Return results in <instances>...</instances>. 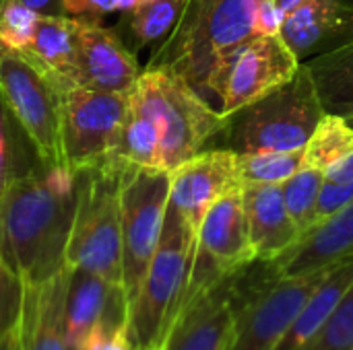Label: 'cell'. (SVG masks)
<instances>
[{
	"label": "cell",
	"instance_id": "4",
	"mask_svg": "<svg viewBox=\"0 0 353 350\" xmlns=\"http://www.w3.org/2000/svg\"><path fill=\"white\" fill-rule=\"evenodd\" d=\"M325 116L304 62L296 74L263 97L223 116L219 149L234 153L304 149Z\"/></svg>",
	"mask_w": 353,
	"mask_h": 350
},
{
	"label": "cell",
	"instance_id": "29",
	"mask_svg": "<svg viewBox=\"0 0 353 350\" xmlns=\"http://www.w3.org/2000/svg\"><path fill=\"white\" fill-rule=\"evenodd\" d=\"M308 350H353V281Z\"/></svg>",
	"mask_w": 353,
	"mask_h": 350
},
{
	"label": "cell",
	"instance_id": "9",
	"mask_svg": "<svg viewBox=\"0 0 353 350\" xmlns=\"http://www.w3.org/2000/svg\"><path fill=\"white\" fill-rule=\"evenodd\" d=\"M300 64L281 35L254 33L213 64L201 95L228 116L290 80Z\"/></svg>",
	"mask_w": 353,
	"mask_h": 350
},
{
	"label": "cell",
	"instance_id": "31",
	"mask_svg": "<svg viewBox=\"0 0 353 350\" xmlns=\"http://www.w3.org/2000/svg\"><path fill=\"white\" fill-rule=\"evenodd\" d=\"M23 283L0 258V340L17 326L21 314Z\"/></svg>",
	"mask_w": 353,
	"mask_h": 350
},
{
	"label": "cell",
	"instance_id": "21",
	"mask_svg": "<svg viewBox=\"0 0 353 350\" xmlns=\"http://www.w3.org/2000/svg\"><path fill=\"white\" fill-rule=\"evenodd\" d=\"M353 281V258H347L329 268L321 285L314 289L310 299L304 303L292 326L285 330L273 350H308L319 330L327 322L329 314L345 293Z\"/></svg>",
	"mask_w": 353,
	"mask_h": 350
},
{
	"label": "cell",
	"instance_id": "26",
	"mask_svg": "<svg viewBox=\"0 0 353 350\" xmlns=\"http://www.w3.org/2000/svg\"><path fill=\"white\" fill-rule=\"evenodd\" d=\"M188 0H139V4L128 10L130 37L134 39V50L149 43L161 41L178 23Z\"/></svg>",
	"mask_w": 353,
	"mask_h": 350
},
{
	"label": "cell",
	"instance_id": "11",
	"mask_svg": "<svg viewBox=\"0 0 353 350\" xmlns=\"http://www.w3.org/2000/svg\"><path fill=\"white\" fill-rule=\"evenodd\" d=\"M128 116V93L70 87L62 97V151L74 175L112 159Z\"/></svg>",
	"mask_w": 353,
	"mask_h": 350
},
{
	"label": "cell",
	"instance_id": "3",
	"mask_svg": "<svg viewBox=\"0 0 353 350\" xmlns=\"http://www.w3.org/2000/svg\"><path fill=\"white\" fill-rule=\"evenodd\" d=\"M134 109L153 118L159 130V167L172 171L205 151L223 128V113L182 76L165 68H147L128 93Z\"/></svg>",
	"mask_w": 353,
	"mask_h": 350
},
{
	"label": "cell",
	"instance_id": "22",
	"mask_svg": "<svg viewBox=\"0 0 353 350\" xmlns=\"http://www.w3.org/2000/svg\"><path fill=\"white\" fill-rule=\"evenodd\" d=\"M304 66L323 111L353 126V41L306 60Z\"/></svg>",
	"mask_w": 353,
	"mask_h": 350
},
{
	"label": "cell",
	"instance_id": "34",
	"mask_svg": "<svg viewBox=\"0 0 353 350\" xmlns=\"http://www.w3.org/2000/svg\"><path fill=\"white\" fill-rule=\"evenodd\" d=\"M283 19H285V12L273 0H261L259 8H256L254 33H259V35H279Z\"/></svg>",
	"mask_w": 353,
	"mask_h": 350
},
{
	"label": "cell",
	"instance_id": "8",
	"mask_svg": "<svg viewBox=\"0 0 353 350\" xmlns=\"http://www.w3.org/2000/svg\"><path fill=\"white\" fill-rule=\"evenodd\" d=\"M77 85L62 80L23 52L0 47V97L27 136L41 167H62V97Z\"/></svg>",
	"mask_w": 353,
	"mask_h": 350
},
{
	"label": "cell",
	"instance_id": "5",
	"mask_svg": "<svg viewBox=\"0 0 353 350\" xmlns=\"http://www.w3.org/2000/svg\"><path fill=\"white\" fill-rule=\"evenodd\" d=\"M327 270L279 276L271 260H252L234 272V332L228 350H273Z\"/></svg>",
	"mask_w": 353,
	"mask_h": 350
},
{
	"label": "cell",
	"instance_id": "15",
	"mask_svg": "<svg viewBox=\"0 0 353 350\" xmlns=\"http://www.w3.org/2000/svg\"><path fill=\"white\" fill-rule=\"evenodd\" d=\"M170 173V204L199 231L205 212L225 192L240 186L236 153L228 149H205L186 159Z\"/></svg>",
	"mask_w": 353,
	"mask_h": 350
},
{
	"label": "cell",
	"instance_id": "20",
	"mask_svg": "<svg viewBox=\"0 0 353 350\" xmlns=\"http://www.w3.org/2000/svg\"><path fill=\"white\" fill-rule=\"evenodd\" d=\"M66 268V266H64ZM126 295L120 285H112L87 270L66 268V340L70 350H81L93 326L103 318L110 305Z\"/></svg>",
	"mask_w": 353,
	"mask_h": 350
},
{
	"label": "cell",
	"instance_id": "19",
	"mask_svg": "<svg viewBox=\"0 0 353 350\" xmlns=\"http://www.w3.org/2000/svg\"><path fill=\"white\" fill-rule=\"evenodd\" d=\"M242 202L250 245L256 260H275L302 235L288 212L281 186H242Z\"/></svg>",
	"mask_w": 353,
	"mask_h": 350
},
{
	"label": "cell",
	"instance_id": "37",
	"mask_svg": "<svg viewBox=\"0 0 353 350\" xmlns=\"http://www.w3.org/2000/svg\"><path fill=\"white\" fill-rule=\"evenodd\" d=\"M0 350H21V340H19V322L17 326L0 340Z\"/></svg>",
	"mask_w": 353,
	"mask_h": 350
},
{
	"label": "cell",
	"instance_id": "38",
	"mask_svg": "<svg viewBox=\"0 0 353 350\" xmlns=\"http://www.w3.org/2000/svg\"><path fill=\"white\" fill-rule=\"evenodd\" d=\"M273 2H275V4H277V6H279L283 12H285V14H288L292 8H296V6H298L302 0H273Z\"/></svg>",
	"mask_w": 353,
	"mask_h": 350
},
{
	"label": "cell",
	"instance_id": "35",
	"mask_svg": "<svg viewBox=\"0 0 353 350\" xmlns=\"http://www.w3.org/2000/svg\"><path fill=\"white\" fill-rule=\"evenodd\" d=\"M353 179V146L329 169H325V182L331 184H345Z\"/></svg>",
	"mask_w": 353,
	"mask_h": 350
},
{
	"label": "cell",
	"instance_id": "1",
	"mask_svg": "<svg viewBox=\"0 0 353 350\" xmlns=\"http://www.w3.org/2000/svg\"><path fill=\"white\" fill-rule=\"evenodd\" d=\"M77 175L62 167L19 173L0 194V258L21 283L64 270Z\"/></svg>",
	"mask_w": 353,
	"mask_h": 350
},
{
	"label": "cell",
	"instance_id": "14",
	"mask_svg": "<svg viewBox=\"0 0 353 350\" xmlns=\"http://www.w3.org/2000/svg\"><path fill=\"white\" fill-rule=\"evenodd\" d=\"M139 74L141 68L134 54L112 29L103 27L97 19L79 17L74 70L77 87L130 93Z\"/></svg>",
	"mask_w": 353,
	"mask_h": 350
},
{
	"label": "cell",
	"instance_id": "17",
	"mask_svg": "<svg viewBox=\"0 0 353 350\" xmlns=\"http://www.w3.org/2000/svg\"><path fill=\"white\" fill-rule=\"evenodd\" d=\"M353 258V200L314 223L279 258L271 260L279 276H306Z\"/></svg>",
	"mask_w": 353,
	"mask_h": 350
},
{
	"label": "cell",
	"instance_id": "25",
	"mask_svg": "<svg viewBox=\"0 0 353 350\" xmlns=\"http://www.w3.org/2000/svg\"><path fill=\"white\" fill-rule=\"evenodd\" d=\"M304 165V149L298 151H256L236 153V171L240 186L265 184L281 186Z\"/></svg>",
	"mask_w": 353,
	"mask_h": 350
},
{
	"label": "cell",
	"instance_id": "23",
	"mask_svg": "<svg viewBox=\"0 0 353 350\" xmlns=\"http://www.w3.org/2000/svg\"><path fill=\"white\" fill-rule=\"evenodd\" d=\"M77 31L79 17L70 14H41L35 35L23 54L37 62L48 72L74 85L77 70Z\"/></svg>",
	"mask_w": 353,
	"mask_h": 350
},
{
	"label": "cell",
	"instance_id": "40",
	"mask_svg": "<svg viewBox=\"0 0 353 350\" xmlns=\"http://www.w3.org/2000/svg\"><path fill=\"white\" fill-rule=\"evenodd\" d=\"M6 2H8V0H0V8H2V6H4Z\"/></svg>",
	"mask_w": 353,
	"mask_h": 350
},
{
	"label": "cell",
	"instance_id": "39",
	"mask_svg": "<svg viewBox=\"0 0 353 350\" xmlns=\"http://www.w3.org/2000/svg\"><path fill=\"white\" fill-rule=\"evenodd\" d=\"M151 350H168V347H165V336H163V338H161V340H159V342H157V344H155Z\"/></svg>",
	"mask_w": 353,
	"mask_h": 350
},
{
	"label": "cell",
	"instance_id": "10",
	"mask_svg": "<svg viewBox=\"0 0 353 350\" xmlns=\"http://www.w3.org/2000/svg\"><path fill=\"white\" fill-rule=\"evenodd\" d=\"M170 202V173L161 169L122 167V289L132 301L157 248Z\"/></svg>",
	"mask_w": 353,
	"mask_h": 350
},
{
	"label": "cell",
	"instance_id": "30",
	"mask_svg": "<svg viewBox=\"0 0 353 350\" xmlns=\"http://www.w3.org/2000/svg\"><path fill=\"white\" fill-rule=\"evenodd\" d=\"M39 17V12L25 6L23 2L8 0L0 8V47L10 52L27 50L35 35Z\"/></svg>",
	"mask_w": 353,
	"mask_h": 350
},
{
	"label": "cell",
	"instance_id": "13",
	"mask_svg": "<svg viewBox=\"0 0 353 350\" xmlns=\"http://www.w3.org/2000/svg\"><path fill=\"white\" fill-rule=\"evenodd\" d=\"M234 272L182 301L165 332L168 350L230 349L234 332Z\"/></svg>",
	"mask_w": 353,
	"mask_h": 350
},
{
	"label": "cell",
	"instance_id": "28",
	"mask_svg": "<svg viewBox=\"0 0 353 350\" xmlns=\"http://www.w3.org/2000/svg\"><path fill=\"white\" fill-rule=\"evenodd\" d=\"M323 184L325 171L314 167H302L285 184H281L288 212L294 219L300 233L308 231L316 223V208Z\"/></svg>",
	"mask_w": 353,
	"mask_h": 350
},
{
	"label": "cell",
	"instance_id": "36",
	"mask_svg": "<svg viewBox=\"0 0 353 350\" xmlns=\"http://www.w3.org/2000/svg\"><path fill=\"white\" fill-rule=\"evenodd\" d=\"M39 14H66L62 0H19Z\"/></svg>",
	"mask_w": 353,
	"mask_h": 350
},
{
	"label": "cell",
	"instance_id": "7",
	"mask_svg": "<svg viewBox=\"0 0 353 350\" xmlns=\"http://www.w3.org/2000/svg\"><path fill=\"white\" fill-rule=\"evenodd\" d=\"M120 173L114 161L77 173V204L64 266L122 287Z\"/></svg>",
	"mask_w": 353,
	"mask_h": 350
},
{
	"label": "cell",
	"instance_id": "16",
	"mask_svg": "<svg viewBox=\"0 0 353 350\" xmlns=\"http://www.w3.org/2000/svg\"><path fill=\"white\" fill-rule=\"evenodd\" d=\"M300 62L353 41V0H302L279 31Z\"/></svg>",
	"mask_w": 353,
	"mask_h": 350
},
{
	"label": "cell",
	"instance_id": "6",
	"mask_svg": "<svg viewBox=\"0 0 353 350\" xmlns=\"http://www.w3.org/2000/svg\"><path fill=\"white\" fill-rule=\"evenodd\" d=\"M196 231L168 202L161 235L128 303V330L139 350H151L170 330L188 285Z\"/></svg>",
	"mask_w": 353,
	"mask_h": 350
},
{
	"label": "cell",
	"instance_id": "12",
	"mask_svg": "<svg viewBox=\"0 0 353 350\" xmlns=\"http://www.w3.org/2000/svg\"><path fill=\"white\" fill-rule=\"evenodd\" d=\"M252 260H256V256L248 237L242 186H236L211 204L199 225L184 299L211 287Z\"/></svg>",
	"mask_w": 353,
	"mask_h": 350
},
{
	"label": "cell",
	"instance_id": "27",
	"mask_svg": "<svg viewBox=\"0 0 353 350\" xmlns=\"http://www.w3.org/2000/svg\"><path fill=\"white\" fill-rule=\"evenodd\" d=\"M353 146V126L337 116H323L312 136L304 146V165L314 169H329Z\"/></svg>",
	"mask_w": 353,
	"mask_h": 350
},
{
	"label": "cell",
	"instance_id": "32",
	"mask_svg": "<svg viewBox=\"0 0 353 350\" xmlns=\"http://www.w3.org/2000/svg\"><path fill=\"white\" fill-rule=\"evenodd\" d=\"M139 4V0H62L64 12L70 17H91L99 19L110 12H128Z\"/></svg>",
	"mask_w": 353,
	"mask_h": 350
},
{
	"label": "cell",
	"instance_id": "33",
	"mask_svg": "<svg viewBox=\"0 0 353 350\" xmlns=\"http://www.w3.org/2000/svg\"><path fill=\"white\" fill-rule=\"evenodd\" d=\"M19 173L12 169V136H10V113L0 97V194L6 190L12 177Z\"/></svg>",
	"mask_w": 353,
	"mask_h": 350
},
{
	"label": "cell",
	"instance_id": "18",
	"mask_svg": "<svg viewBox=\"0 0 353 350\" xmlns=\"http://www.w3.org/2000/svg\"><path fill=\"white\" fill-rule=\"evenodd\" d=\"M66 268L41 283H23L21 350H70L66 340Z\"/></svg>",
	"mask_w": 353,
	"mask_h": 350
},
{
	"label": "cell",
	"instance_id": "2",
	"mask_svg": "<svg viewBox=\"0 0 353 350\" xmlns=\"http://www.w3.org/2000/svg\"><path fill=\"white\" fill-rule=\"evenodd\" d=\"M261 0H188L147 68H165L203 93L213 64L254 35Z\"/></svg>",
	"mask_w": 353,
	"mask_h": 350
},
{
	"label": "cell",
	"instance_id": "24",
	"mask_svg": "<svg viewBox=\"0 0 353 350\" xmlns=\"http://www.w3.org/2000/svg\"><path fill=\"white\" fill-rule=\"evenodd\" d=\"M114 163L132 169H161L159 167V130L145 111L130 107L122 126L120 138L112 153ZM163 171V169H161Z\"/></svg>",
	"mask_w": 353,
	"mask_h": 350
}]
</instances>
